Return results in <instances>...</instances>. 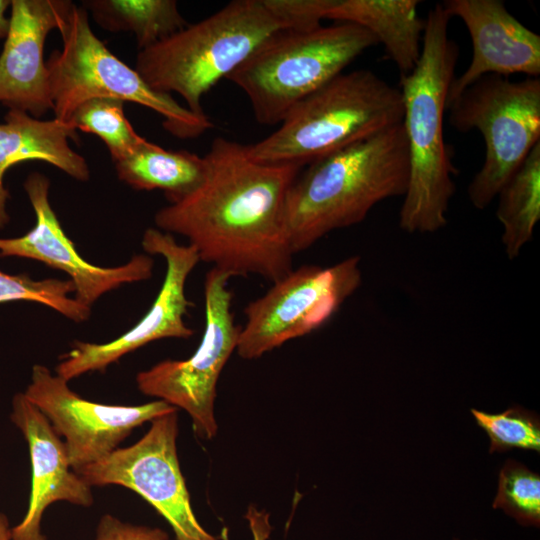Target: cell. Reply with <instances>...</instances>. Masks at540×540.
Masks as SVG:
<instances>
[{"instance_id":"22","label":"cell","mask_w":540,"mask_h":540,"mask_svg":"<svg viewBox=\"0 0 540 540\" xmlns=\"http://www.w3.org/2000/svg\"><path fill=\"white\" fill-rule=\"evenodd\" d=\"M496 216L502 225V244L515 259L533 237L540 219V142L497 194Z\"/></svg>"},{"instance_id":"30","label":"cell","mask_w":540,"mask_h":540,"mask_svg":"<svg viewBox=\"0 0 540 540\" xmlns=\"http://www.w3.org/2000/svg\"><path fill=\"white\" fill-rule=\"evenodd\" d=\"M11 1L0 0V38H5L9 28V18L6 17V11Z\"/></svg>"},{"instance_id":"25","label":"cell","mask_w":540,"mask_h":540,"mask_svg":"<svg viewBox=\"0 0 540 540\" xmlns=\"http://www.w3.org/2000/svg\"><path fill=\"white\" fill-rule=\"evenodd\" d=\"M471 413L490 439V453L514 448L540 452V421L534 412L516 406L498 414L476 409Z\"/></svg>"},{"instance_id":"14","label":"cell","mask_w":540,"mask_h":540,"mask_svg":"<svg viewBox=\"0 0 540 540\" xmlns=\"http://www.w3.org/2000/svg\"><path fill=\"white\" fill-rule=\"evenodd\" d=\"M49 187L50 181L45 175L39 172L28 175L24 190L36 222L21 237L0 238L1 257L34 259L65 272L74 284V298L90 308L102 295L122 284L152 276L153 259L145 254L134 255L127 263L111 268L99 267L83 259L50 205Z\"/></svg>"},{"instance_id":"2","label":"cell","mask_w":540,"mask_h":540,"mask_svg":"<svg viewBox=\"0 0 540 540\" xmlns=\"http://www.w3.org/2000/svg\"><path fill=\"white\" fill-rule=\"evenodd\" d=\"M451 17L442 3L425 18L420 58L400 76L409 178L399 211L407 233H433L447 224L458 173L444 139L448 93L455 79L459 48L448 35Z\"/></svg>"},{"instance_id":"15","label":"cell","mask_w":540,"mask_h":540,"mask_svg":"<svg viewBox=\"0 0 540 540\" xmlns=\"http://www.w3.org/2000/svg\"><path fill=\"white\" fill-rule=\"evenodd\" d=\"M69 0H12L8 33L0 54V102L40 119L53 109L45 41L65 27Z\"/></svg>"},{"instance_id":"17","label":"cell","mask_w":540,"mask_h":540,"mask_svg":"<svg viewBox=\"0 0 540 540\" xmlns=\"http://www.w3.org/2000/svg\"><path fill=\"white\" fill-rule=\"evenodd\" d=\"M10 418L28 443L32 469L28 509L11 529V540H47L41 532L46 508L57 501L90 507L92 490L71 468L64 441L24 393L13 397Z\"/></svg>"},{"instance_id":"4","label":"cell","mask_w":540,"mask_h":540,"mask_svg":"<svg viewBox=\"0 0 540 540\" xmlns=\"http://www.w3.org/2000/svg\"><path fill=\"white\" fill-rule=\"evenodd\" d=\"M289 28L269 0H234L139 51L135 70L155 91L175 92L196 115L203 96L275 32Z\"/></svg>"},{"instance_id":"13","label":"cell","mask_w":540,"mask_h":540,"mask_svg":"<svg viewBox=\"0 0 540 540\" xmlns=\"http://www.w3.org/2000/svg\"><path fill=\"white\" fill-rule=\"evenodd\" d=\"M148 254L161 255L166 274L153 304L130 330L108 343L75 341L72 350L61 356L56 374L69 381L90 371H104L110 364L136 349L163 338H189L194 331L184 316L192 303L185 294L189 274L200 262L196 249L177 243L172 234L148 228L142 237Z\"/></svg>"},{"instance_id":"24","label":"cell","mask_w":540,"mask_h":540,"mask_svg":"<svg viewBox=\"0 0 540 540\" xmlns=\"http://www.w3.org/2000/svg\"><path fill=\"white\" fill-rule=\"evenodd\" d=\"M75 292L73 282L47 278L34 280L28 274L12 275L0 270V303L31 301L46 305L75 322L86 321L91 308L70 294Z\"/></svg>"},{"instance_id":"16","label":"cell","mask_w":540,"mask_h":540,"mask_svg":"<svg viewBox=\"0 0 540 540\" xmlns=\"http://www.w3.org/2000/svg\"><path fill=\"white\" fill-rule=\"evenodd\" d=\"M445 11L465 24L472 42L467 69L453 80L447 109L480 77L540 76V36L515 18L500 0H446Z\"/></svg>"},{"instance_id":"27","label":"cell","mask_w":540,"mask_h":540,"mask_svg":"<svg viewBox=\"0 0 540 540\" xmlns=\"http://www.w3.org/2000/svg\"><path fill=\"white\" fill-rule=\"evenodd\" d=\"M332 0H270L275 12L289 28L312 29L321 26V20Z\"/></svg>"},{"instance_id":"7","label":"cell","mask_w":540,"mask_h":540,"mask_svg":"<svg viewBox=\"0 0 540 540\" xmlns=\"http://www.w3.org/2000/svg\"><path fill=\"white\" fill-rule=\"evenodd\" d=\"M62 49L52 52L46 66L55 119L66 123L83 102L98 97L133 102L158 113L164 128L180 139L200 136L213 127L207 115L181 106L171 94L152 89L92 31L88 12L74 5L60 32Z\"/></svg>"},{"instance_id":"23","label":"cell","mask_w":540,"mask_h":540,"mask_svg":"<svg viewBox=\"0 0 540 540\" xmlns=\"http://www.w3.org/2000/svg\"><path fill=\"white\" fill-rule=\"evenodd\" d=\"M124 103L109 97L89 99L76 108L67 124L75 130L98 136L115 162L146 140L127 119Z\"/></svg>"},{"instance_id":"1","label":"cell","mask_w":540,"mask_h":540,"mask_svg":"<svg viewBox=\"0 0 540 540\" xmlns=\"http://www.w3.org/2000/svg\"><path fill=\"white\" fill-rule=\"evenodd\" d=\"M202 182L155 213L156 227L186 237L200 261L233 277L271 283L289 273L294 255L287 232L289 190L303 169L259 163L246 145L217 137L203 156Z\"/></svg>"},{"instance_id":"6","label":"cell","mask_w":540,"mask_h":540,"mask_svg":"<svg viewBox=\"0 0 540 540\" xmlns=\"http://www.w3.org/2000/svg\"><path fill=\"white\" fill-rule=\"evenodd\" d=\"M377 44L369 31L350 23L282 29L226 79L245 93L258 123L279 125L299 102Z\"/></svg>"},{"instance_id":"3","label":"cell","mask_w":540,"mask_h":540,"mask_svg":"<svg viewBox=\"0 0 540 540\" xmlns=\"http://www.w3.org/2000/svg\"><path fill=\"white\" fill-rule=\"evenodd\" d=\"M408 178L402 122L311 162L297 175L287 199L293 253L362 222L379 202L404 196Z\"/></svg>"},{"instance_id":"21","label":"cell","mask_w":540,"mask_h":540,"mask_svg":"<svg viewBox=\"0 0 540 540\" xmlns=\"http://www.w3.org/2000/svg\"><path fill=\"white\" fill-rule=\"evenodd\" d=\"M83 8L109 32H131L140 50L187 26L174 0H86Z\"/></svg>"},{"instance_id":"5","label":"cell","mask_w":540,"mask_h":540,"mask_svg":"<svg viewBox=\"0 0 540 540\" xmlns=\"http://www.w3.org/2000/svg\"><path fill=\"white\" fill-rule=\"evenodd\" d=\"M398 88L367 69L341 73L299 102L268 137L246 145L253 160L304 168L318 158L400 124Z\"/></svg>"},{"instance_id":"29","label":"cell","mask_w":540,"mask_h":540,"mask_svg":"<svg viewBox=\"0 0 540 540\" xmlns=\"http://www.w3.org/2000/svg\"><path fill=\"white\" fill-rule=\"evenodd\" d=\"M251 530L253 540H267L272 531L270 524V514L265 510H259L256 506L250 505L245 514Z\"/></svg>"},{"instance_id":"31","label":"cell","mask_w":540,"mask_h":540,"mask_svg":"<svg viewBox=\"0 0 540 540\" xmlns=\"http://www.w3.org/2000/svg\"><path fill=\"white\" fill-rule=\"evenodd\" d=\"M11 529L7 516L0 512V540H11Z\"/></svg>"},{"instance_id":"28","label":"cell","mask_w":540,"mask_h":540,"mask_svg":"<svg viewBox=\"0 0 540 540\" xmlns=\"http://www.w3.org/2000/svg\"><path fill=\"white\" fill-rule=\"evenodd\" d=\"M95 540H169V536L160 528L134 525L104 514L98 522Z\"/></svg>"},{"instance_id":"19","label":"cell","mask_w":540,"mask_h":540,"mask_svg":"<svg viewBox=\"0 0 540 540\" xmlns=\"http://www.w3.org/2000/svg\"><path fill=\"white\" fill-rule=\"evenodd\" d=\"M418 0H332L325 19L350 23L369 31L384 46L401 75L416 66L422 48L425 19Z\"/></svg>"},{"instance_id":"20","label":"cell","mask_w":540,"mask_h":540,"mask_svg":"<svg viewBox=\"0 0 540 540\" xmlns=\"http://www.w3.org/2000/svg\"><path fill=\"white\" fill-rule=\"evenodd\" d=\"M114 165L120 180L136 190H161L170 203L191 193L205 174L203 156L166 150L147 139Z\"/></svg>"},{"instance_id":"11","label":"cell","mask_w":540,"mask_h":540,"mask_svg":"<svg viewBox=\"0 0 540 540\" xmlns=\"http://www.w3.org/2000/svg\"><path fill=\"white\" fill-rule=\"evenodd\" d=\"M177 411L151 421L136 443L117 448L78 474L90 486L119 485L151 504L170 524L176 540H218L194 515L177 455Z\"/></svg>"},{"instance_id":"9","label":"cell","mask_w":540,"mask_h":540,"mask_svg":"<svg viewBox=\"0 0 540 540\" xmlns=\"http://www.w3.org/2000/svg\"><path fill=\"white\" fill-rule=\"evenodd\" d=\"M360 257L351 256L332 266L304 265L272 283L244 309L236 351L246 360L257 359L284 343L326 324L360 286Z\"/></svg>"},{"instance_id":"10","label":"cell","mask_w":540,"mask_h":540,"mask_svg":"<svg viewBox=\"0 0 540 540\" xmlns=\"http://www.w3.org/2000/svg\"><path fill=\"white\" fill-rule=\"evenodd\" d=\"M230 273L212 267L205 276V326L201 342L186 360L161 361L136 376L140 392L185 410L194 432L213 439L217 383L227 361L236 351L241 326L234 322Z\"/></svg>"},{"instance_id":"12","label":"cell","mask_w":540,"mask_h":540,"mask_svg":"<svg viewBox=\"0 0 540 540\" xmlns=\"http://www.w3.org/2000/svg\"><path fill=\"white\" fill-rule=\"evenodd\" d=\"M24 395L65 439L70 466L77 474L119 448L135 428L177 411L162 400L136 406L89 401L72 391L67 380L40 364L33 366Z\"/></svg>"},{"instance_id":"18","label":"cell","mask_w":540,"mask_h":540,"mask_svg":"<svg viewBox=\"0 0 540 540\" xmlns=\"http://www.w3.org/2000/svg\"><path fill=\"white\" fill-rule=\"evenodd\" d=\"M78 140L75 129L57 119L41 120L26 112L9 109L0 123V229L10 220L6 210L9 192L4 186L7 170L19 163L46 162L78 181H88L90 170L85 158L69 141Z\"/></svg>"},{"instance_id":"26","label":"cell","mask_w":540,"mask_h":540,"mask_svg":"<svg viewBox=\"0 0 540 540\" xmlns=\"http://www.w3.org/2000/svg\"><path fill=\"white\" fill-rule=\"evenodd\" d=\"M494 508H502L518 521L538 525L540 520V477L525 465L507 460L499 473Z\"/></svg>"},{"instance_id":"8","label":"cell","mask_w":540,"mask_h":540,"mask_svg":"<svg viewBox=\"0 0 540 540\" xmlns=\"http://www.w3.org/2000/svg\"><path fill=\"white\" fill-rule=\"evenodd\" d=\"M448 110L454 129H476L483 136L485 159L468 186V198L476 209H485L540 142V78L484 75Z\"/></svg>"}]
</instances>
